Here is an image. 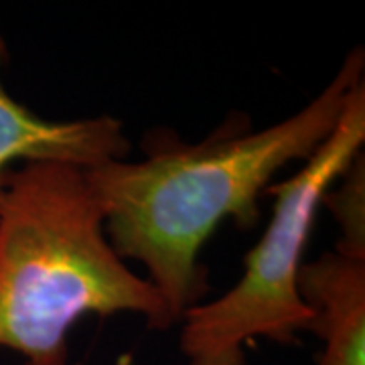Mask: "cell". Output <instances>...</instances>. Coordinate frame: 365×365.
Here are the masks:
<instances>
[{
	"instance_id": "obj_3",
	"label": "cell",
	"mask_w": 365,
	"mask_h": 365,
	"mask_svg": "<svg viewBox=\"0 0 365 365\" xmlns=\"http://www.w3.org/2000/svg\"><path fill=\"white\" fill-rule=\"evenodd\" d=\"M365 143V83L353 88L335 130L302 169L268 185L276 199L272 220L244 258V276L222 299L199 302L181 319L187 365H246L250 341L292 343L309 329L313 311L302 302L297 278L323 195L341 179Z\"/></svg>"
},
{
	"instance_id": "obj_5",
	"label": "cell",
	"mask_w": 365,
	"mask_h": 365,
	"mask_svg": "<svg viewBox=\"0 0 365 365\" xmlns=\"http://www.w3.org/2000/svg\"><path fill=\"white\" fill-rule=\"evenodd\" d=\"M313 311L309 331L325 347L317 365H365V260L337 250L302 264L297 278Z\"/></svg>"
},
{
	"instance_id": "obj_6",
	"label": "cell",
	"mask_w": 365,
	"mask_h": 365,
	"mask_svg": "<svg viewBox=\"0 0 365 365\" xmlns=\"http://www.w3.org/2000/svg\"><path fill=\"white\" fill-rule=\"evenodd\" d=\"M339 223L337 252L365 260V157L359 153L341 175L339 189H329L323 201Z\"/></svg>"
},
{
	"instance_id": "obj_2",
	"label": "cell",
	"mask_w": 365,
	"mask_h": 365,
	"mask_svg": "<svg viewBox=\"0 0 365 365\" xmlns=\"http://www.w3.org/2000/svg\"><path fill=\"white\" fill-rule=\"evenodd\" d=\"M138 313L173 327L155 287L126 268L104 234L83 169L25 163L0 193V347L26 365H67V335L86 314Z\"/></svg>"
},
{
	"instance_id": "obj_1",
	"label": "cell",
	"mask_w": 365,
	"mask_h": 365,
	"mask_svg": "<svg viewBox=\"0 0 365 365\" xmlns=\"http://www.w3.org/2000/svg\"><path fill=\"white\" fill-rule=\"evenodd\" d=\"M364 69V49L357 47L319 98L260 132L250 130L244 116L230 118L199 144L157 128L143 138L144 160L83 169L110 246L118 258L146 266L173 323L209 292V272L199 262L209 235L227 217L240 230L258 223V197L276 170L313 157L335 130Z\"/></svg>"
},
{
	"instance_id": "obj_4",
	"label": "cell",
	"mask_w": 365,
	"mask_h": 365,
	"mask_svg": "<svg viewBox=\"0 0 365 365\" xmlns=\"http://www.w3.org/2000/svg\"><path fill=\"white\" fill-rule=\"evenodd\" d=\"M6 57L0 39V66ZM130 143L114 118L49 122L14 102L0 78V193L6 170L14 160L66 163L91 169L108 160H124Z\"/></svg>"
}]
</instances>
